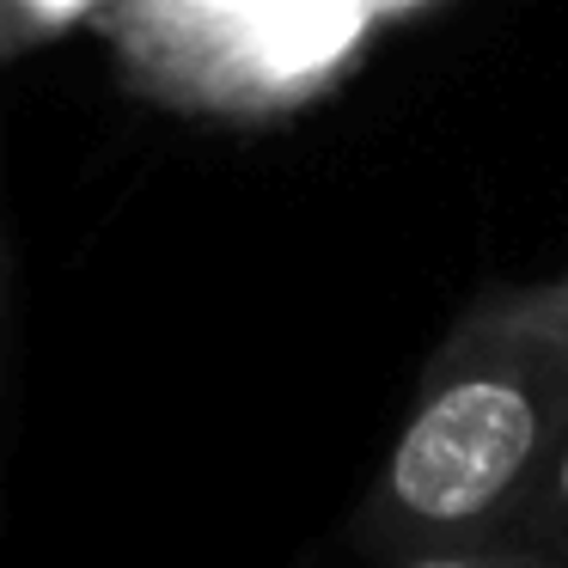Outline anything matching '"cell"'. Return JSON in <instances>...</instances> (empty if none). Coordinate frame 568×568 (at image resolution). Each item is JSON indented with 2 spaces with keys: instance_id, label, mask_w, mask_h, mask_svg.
Listing matches in <instances>:
<instances>
[{
  "instance_id": "cell-1",
  "label": "cell",
  "mask_w": 568,
  "mask_h": 568,
  "mask_svg": "<svg viewBox=\"0 0 568 568\" xmlns=\"http://www.w3.org/2000/svg\"><path fill=\"white\" fill-rule=\"evenodd\" d=\"M568 434V318L501 294L458 318L392 446L367 531L379 550L440 556L519 501Z\"/></svg>"
},
{
  "instance_id": "cell-2",
  "label": "cell",
  "mask_w": 568,
  "mask_h": 568,
  "mask_svg": "<svg viewBox=\"0 0 568 568\" xmlns=\"http://www.w3.org/2000/svg\"><path fill=\"white\" fill-rule=\"evenodd\" d=\"M404 568H556L550 556L507 550V544H483V550H440V556H409Z\"/></svg>"
},
{
  "instance_id": "cell-3",
  "label": "cell",
  "mask_w": 568,
  "mask_h": 568,
  "mask_svg": "<svg viewBox=\"0 0 568 568\" xmlns=\"http://www.w3.org/2000/svg\"><path fill=\"white\" fill-rule=\"evenodd\" d=\"M538 519L568 538V434H562V446H556V458L544 465V477H538Z\"/></svg>"
},
{
  "instance_id": "cell-4",
  "label": "cell",
  "mask_w": 568,
  "mask_h": 568,
  "mask_svg": "<svg viewBox=\"0 0 568 568\" xmlns=\"http://www.w3.org/2000/svg\"><path fill=\"white\" fill-rule=\"evenodd\" d=\"M38 26H43V7H38V0H0V50L26 43Z\"/></svg>"
},
{
  "instance_id": "cell-5",
  "label": "cell",
  "mask_w": 568,
  "mask_h": 568,
  "mask_svg": "<svg viewBox=\"0 0 568 568\" xmlns=\"http://www.w3.org/2000/svg\"><path fill=\"white\" fill-rule=\"evenodd\" d=\"M531 294H538V306H544V312H556V318H568V270L556 275L550 287H531Z\"/></svg>"
}]
</instances>
